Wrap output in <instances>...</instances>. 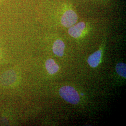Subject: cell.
Here are the masks:
<instances>
[{
    "label": "cell",
    "instance_id": "4",
    "mask_svg": "<svg viewBox=\"0 0 126 126\" xmlns=\"http://www.w3.org/2000/svg\"><path fill=\"white\" fill-rule=\"evenodd\" d=\"M101 50H97L89 56L87 62L91 67L95 68L98 66L101 60Z\"/></svg>",
    "mask_w": 126,
    "mask_h": 126
},
{
    "label": "cell",
    "instance_id": "6",
    "mask_svg": "<svg viewBox=\"0 0 126 126\" xmlns=\"http://www.w3.org/2000/svg\"><path fill=\"white\" fill-rule=\"evenodd\" d=\"M45 67L50 74H54L58 72L59 66L55 63L53 59H47L45 63Z\"/></svg>",
    "mask_w": 126,
    "mask_h": 126
},
{
    "label": "cell",
    "instance_id": "3",
    "mask_svg": "<svg viewBox=\"0 0 126 126\" xmlns=\"http://www.w3.org/2000/svg\"><path fill=\"white\" fill-rule=\"evenodd\" d=\"M86 28V23L83 22H80L70 27L68 30V33L72 37L78 38L81 36Z\"/></svg>",
    "mask_w": 126,
    "mask_h": 126
},
{
    "label": "cell",
    "instance_id": "5",
    "mask_svg": "<svg viewBox=\"0 0 126 126\" xmlns=\"http://www.w3.org/2000/svg\"><path fill=\"white\" fill-rule=\"evenodd\" d=\"M65 45L63 41L58 39L56 41L53 45L52 50L54 54L56 55L61 57L64 53Z\"/></svg>",
    "mask_w": 126,
    "mask_h": 126
},
{
    "label": "cell",
    "instance_id": "7",
    "mask_svg": "<svg viewBox=\"0 0 126 126\" xmlns=\"http://www.w3.org/2000/svg\"><path fill=\"white\" fill-rule=\"evenodd\" d=\"M116 71L120 76L126 79V66L125 63H117L116 66Z\"/></svg>",
    "mask_w": 126,
    "mask_h": 126
},
{
    "label": "cell",
    "instance_id": "8",
    "mask_svg": "<svg viewBox=\"0 0 126 126\" xmlns=\"http://www.w3.org/2000/svg\"><path fill=\"white\" fill-rule=\"evenodd\" d=\"M100 0L102 1H106V0Z\"/></svg>",
    "mask_w": 126,
    "mask_h": 126
},
{
    "label": "cell",
    "instance_id": "2",
    "mask_svg": "<svg viewBox=\"0 0 126 126\" xmlns=\"http://www.w3.org/2000/svg\"><path fill=\"white\" fill-rule=\"evenodd\" d=\"M78 16L72 8L67 7L63 9L61 16V23L63 26L70 28L76 24L78 21Z\"/></svg>",
    "mask_w": 126,
    "mask_h": 126
},
{
    "label": "cell",
    "instance_id": "1",
    "mask_svg": "<svg viewBox=\"0 0 126 126\" xmlns=\"http://www.w3.org/2000/svg\"><path fill=\"white\" fill-rule=\"evenodd\" d=\"M61 97L70 103L76 105L80 100L79 95L76 90L71 86H63L59 89Z\"/></svg>",
    "mask_w": 126,
    "mask_h": 126
}]
</instances>
